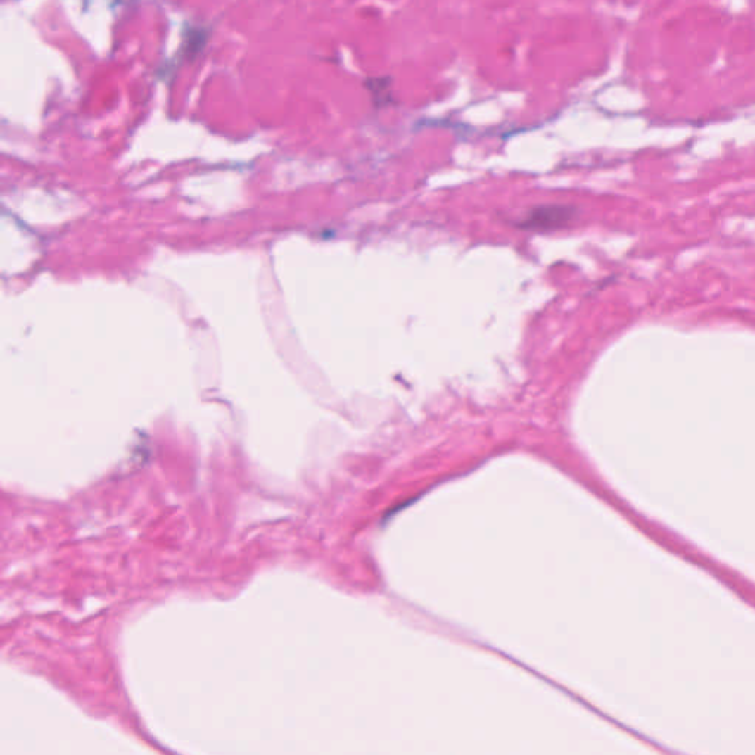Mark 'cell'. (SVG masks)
Wrapping results in <instances>:
<instances>
[{
  "label": "cell",
  "mask_w": 755,
  "mask_h": 755,
  "mask_svg": "<svg viewBox=\"0 0 755 755\" xmlns=\"http://www.w3.org/2000/svg\"><path fill=\"white\" fill-rule=\"evenodd\" d=\"M568 219V211L564 207L538 208L528 217L531 227H558Z\"/></svg>",
  "instance_id": "1"
}]
</instances>
